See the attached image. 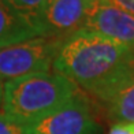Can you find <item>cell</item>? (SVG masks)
Listing matches in <instances>:
<instances>
[{
    "label": "cell",
    "instance_id": "9",
    "mask_svg": "<svg viewBox=\"0 0 134 134\" xmlns=\"http://www.w3.org/2000/svg\"><path fill=\"white\" fill-rule=\"evenodd\" d=\"M5 2H7L14 10H16L19 14L29 18V19L38 27L37 16L40 15V13L42 11V8H44V5L48 0H5Z\"/></svg>",
    "mask_w": 134,
    "mask_h": 134
},
{
    "label": "cell",
    "instance_id": "3",
    "mask_svg": "<svg viewBox=\"0 0 134 134\" xmlns=\"http://www.w3.org/2000/svg\"><path fill=\"white\" fill-rule=\"evenodd\" d=\"M60 42V38L38 36L0 48V80L8 82L32 74L49 72Z\"/></svg>",
    "mask_w": 134,
    "mask_h": 134
},
{
    "label": "cell",
    "instance_id": "11",
    "mask_svg": "<svg viewBox=\"0 0 134 134\" xmlns=\"http://www.w3.org/2000/svg\"><path fill=\"white\" fill-rule=\"evenodd\" d=\"M108 134H134V126L125 123H114Z\"/></svg>",
    "mask_w": 134,
    "mask_h": 134
},
{
    "label": "cell",
    "instance_id": "10",
    "mask_svg": "<svg viewBox=\"0 0 134 134\" xmlns=\"http://www.w3.org/2000/svg\"><path fill=\"white\" fill-rule=\"evenodd\" d=\"M0 134H26V125L0 114Z\"/></svg>",
    "mask_w": 134,
    "mask_h": 134
},
{
    "label": "cell",
    "instance_id": "2",
    "mask_svg": "<svg viewBox=\"0 0 134 134\" xmlns=\"http://www.w3.org/2000/svg\"><path fill=\"white\" fill-rule=\"evenodd\" d=\"M80 89L58 72H38L4 83L2 111L23 125H29L69 103Z\"/></svg>",
    "mask_w": 134,
    "mask_h": 134
},
{
    "label": "cell",
    "instance_id": "4",
    "mask_svg": "<svg viewBox=\"0 0 134 134\" xmlns=\"http://www.w3.org/2000/svg\"><path fill=\"white\" fill-rule=\"evenodd\" d=\"M99 131L90 100L82 92L56 111L26 125V134H99Z\"/></svg>",
    "mask_w": 134,
    "mask_h": 134
},
{
    "label": "cell",
    "instance_id": "7",
    "mask_svg": "<svg viewBox=\"0 0 134 134\" xmlns=\"http://www.w3.org/2000/svg\"><path fill=\"white\" fill-rule=\"evenodd\" d=\"M41 36L38 27L14 10L5 0H0V48L18 44Z\"/></svg>",
    "mask_w": 134,
    "mask_h": 134
},
{
    "label": "cell",
    "instance_id": "13",
    "mask_svg": "<svg viewBox=\"0 0 134 134\" xmlns=\"http://www.w3.org/2000/svg\"><path fill=\"white\" fill-rule=\"evenodd\" d=\"M126 78L127 80H134V49H131L130 56L126 63Z\"/></svg>",
    "mask_w": 134,
    "mask_h": 134
},
{
    "label": "cell",
    "instance_id": "8",
    "mask_svg": "<svg viewBox=\"0 0 134 134\" xmlns=\"http://www.w3.org/2000/svg\"><path fill=\"white\" fill-rule=\"evenodd\" d=\"M101 103L114 123L134 125V80H125Z\"/></svg>",
    "mask_w": 134,
    "mask_h": 134
},
{
    "label": "cell",
    "instance_id": "15",
    "mask_svg": "<svg viewBox=\"0 0 134 134\" xmlns=\"http://www.w3.org/2000/svg\"><path fill=\"white\" fill-rule=\"evenodd\" d=\"M133 126H134V125H133Z\"/></svg>",
    "mask_w": 134,
    "mask_h": 134
},
{
    "label": "cell",
    "instance_id": "6",
    "mask_svg": "<svg viewBox=\"0 0 134 134\" xmlns=\"http://www.w3.org/2000/svg\"><path fill=\"white\" fill-rule=\"evenodd\" d=\"M90 0H48L37 16L41 36L63 40L83 29Z\"/></svg>",
    "mask_w": 134,
    "mask_h": 134
},
{
    "label": "cell",
    "instance_id": "5",
    "mask_svg": "<svg viewBox=\"0 0 134 134\" xmlns=\"http://www.w3.org/2000/svg\"><path fill=\"white\" fill-rule=\"evenodd\" d=\"M83 29L134 49V15L108 0H90Z\"/></svg>",
    "mask_w": 134,
    "mask_h": 134
},
{
    "label": "cell",
    "instance_id": "12",
    "mask_svg": "<svg viewBox=\"0 0 134 134\" xmlns=\"http://www.w3.org/2000/svg\"><path fill=\"white\" fill-rule=\"evenodd\" d=\"M108 2L122 10L127 11L129 14L134 15V0H108Z\"/></svg>",
    "mask_w": 134,
    "mask_h": 134
},
{
    "label": "cell",
    "instance_id": "14",
    "mask_svg": "<svg viewBox=\"0 0 134 134\" xmlns=\"http://www.w3.org/2000/svg\"><path fill=\"white\" fill-rule=\"evenodd\" d=\"M2 100H3V83L0 80V107H2Z\"/></svg>",
    "mask_w": 134,
    "mask_h": 134
},
{
    "label": "cell",
    "instance_id": "1",
    "mask_svg": "<svg viewBox=\"0 0 134 134\" xmlns=\"http://www.w3.org/2000/svg\"><path fill=\"white\" fill-rule=\"evenodd\" d=\"M130 52V48L82 29L62 40L52 70L101 101L127 80Z\"/></svg>",
    "mask_w": 134,
    "mask_h": 134
}]
</instances>
